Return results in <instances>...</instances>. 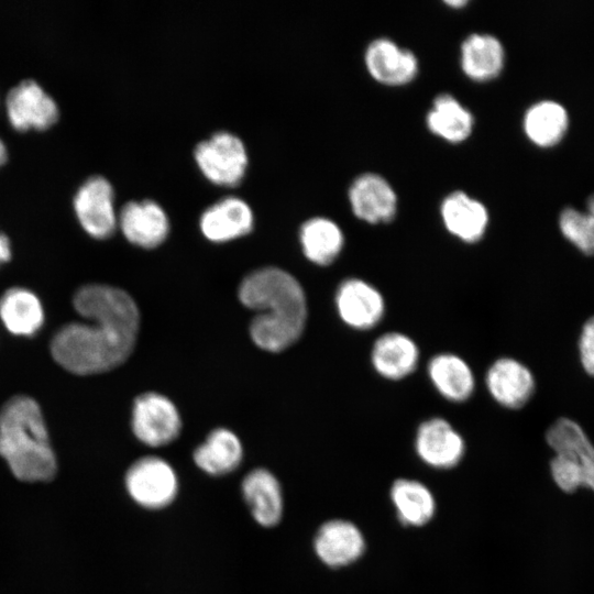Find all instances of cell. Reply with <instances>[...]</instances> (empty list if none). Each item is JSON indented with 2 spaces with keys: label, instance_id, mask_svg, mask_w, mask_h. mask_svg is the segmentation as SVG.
<instances>
[{
  "label": "cell",
  "instance_id": "obj_17",
  "mask_svg": "<svg viewBox=\"0 0 594 594\" xmlns=\"http://www.w3.org/2000/svg\"><path fill=\"white\" fill-rule=\"evenodd\" d=\"M253 222V212L243 199L226 197L207 208L199 223L208 240L226 242L249 233Z\"/></svg>",
  "mask_w": 594,
  "mask_h": 594
},
{
  "label": "cell",
  "instance_id": "obj_19",
  "mask_svg": "<svg viewBox=\"0 0 594 594\" xmlns=\"http://www.w3.org/2000/svg\"><path fill=\"white\" fill-rule=\"evenodd\" d=\"M505 51L501 41L491 34L474 33L461 44L460 64L472 80L487 81L503 70Z\"/></svg>",
  "mask_w": 594,
  "mask_h": 594
},
{
  "label": "cell",
  "instance_id": "obj_32",
  "mask_svg": "<svg viewBox=\"0 0 594 594\" xmlns=\"http://www.w3.org/2000/svg\"><path fill=\"white\" fill-rule=\"evenodd\" d=\"M12 257L11 242L7 234L0 231V266Z\"/></svg>",
  "mask_w": 594,
  "mask_h": 594
},
{
  "label": "cell",
  "instance_id": "obj_2",
  "mask_svg": "<svg viewBox=\"0 0 594 594\" xmlns=\"http://www.w3.org/2000/svg\"><path fill=\"white\" fill-rule=\"evenodd\" d=\"M239 298L245 307L257 311L250 334L261 349L279 352L301 336L307 318L306 297L289 273L277 267L256 270L242 280Z\"/></svg>",
  "mask_w": 594,
  "mask_h": 594
},
{
  "label": "cell",
  "instance_id": "obj_21",
  "mask_svg": "<svg viewBox=\"0 0 594 594\" xmlns=\"http://www.w3.org/2000/svg\"><path fill=\"white\" fill-rule=\"evenodd\" d=\"M522 128L531 143L542 148L552 147L568 132L569 113L564 106L554 100H540L526 110Z\"/></svg>",
  "mask_w": 594,
  "mask_h": 594
},
{
  "label": "cell",
  "instance_id": "obj_29",
  "mask_svg": "<svg viewBox=\"0 0 594 594\" xmlns=\"http://www.w3.org/2000/svg\"><path fill=\"white\" fill-rule=\"evenodd\" d=\"M546 441L556 455L594 458V444L582 426L569 417H559L546 431Z\"/></svg>",
  "mask_w": 594,
  "mask_h": 594
},
{
  "label": "cell",
  "instance_id": "obj_13",
  "mask_svg": "<svg viewBox=\"0 0 594 594\" xmlns=\"http://www.w3.org/2000/svg\"><path fill=\"white\" fill-rule=\"evenodd\" d=\"M486 385L494 399L510 409L525 406L536 388L531 371L512 358H502L492 364L486 374Z\"/></svg>",
  "mask_w": 594,
  "mask_h": 594
},
{
  "label": "cell",
  "instance_id": "obj_33",
  "mask_svg": "<svg viewBox=\"0 0 594 594\" xmlns=\"http://www.w3.org/2000/svg\"><path fill=\"white\" fill-rule=\"evenodd\" d=\"M9 158L8 147L3 140L0 138V168L6 165Z\"/></svg>",
  "mask_w": 594,
  "mask_h": 594
},
{
  "label": "cell",
  "instance_id": "obj_28",
  "mask_svg": "<svg viewBox=\"0 0 594 594\" xmlns=\"http://www.w3.org/2000/svg\"><path fill=\"white\" fill-rule=\"evenodd\" d=\"M558 224L562 237L580 253L594 256V193L587 197L584 211L564 207Z\"/></svg>",
  "mask_w": 594,
  "mask_h": 594
},
{
  "label": "cell",
  "instance_id": "obj_9",
  "mask_svg": "<svg viewBox=\"0 0 594 594\" xmlns=\"http://www.w3.org/2000/svg\"><path fill=\"white\" fill-rule=\"evenodd\" d=\"M349 201L353 213L367 223H386L396 215L397 196L391 184L381 175L365 173L350 186Z\"/></svg>",
  "mask_w": 594,
  "mask_h": 594
},
{
  "label": "cell",
  "instance_id": "obj_26",
  "mask_svg": "<svg viewBox=\"0 0 594 594\" xmlns=\"http://www.w3.org/2000/svg\"><path fill=\"white\" fill-rule=\"evenodd\" d=\"M300 243L308 260L319 265H328L340 254L344 238L334 221L315 217L301 226Z\"/></svg>",
  "mask_w": 594,
  "mask_h": 594
},
{
  "label": "cell",
  "instance_id": "obj_7",
  "mask_svg": "<svg viewBox=\"0 0 594 594\" xmlns=\"http://www.w3.org/2000/svg\"><path fill=\"white\" fill-rule=\"evenodd\" d=\"M75 216L81 228L95 239H107L117 228L114 190L101 175L88 177L77 188L73 198Z\"/></svg>",
  "mask_w": 594,
  "mask_h": 594
},
{
  "label": "cell",
  "instance_id": "obj_14",
  "mask_svg": "<svg viewBox=\"0 0 594 594\" xmlns=\"http://www.w3.org/2000/svg\"><path fill=\"white\" fill-rule=\"evenodd\" d=\"M416 451L428 465L449 469L462 459L464 442L447 420L432 418L419 426L416 435Z\"/></svg>",
  "mask_w": 594,
  "mask_h": 594
},
{
  "label": "cell",
  "instance_id": "obj_22",
  "mask_svg": "<svg viewBox=\"0 0 594 594\" xmlns=\"http://www.w3.org/2000/svg\"><path fill=\"white\" fill-rule=\"evenodd\" d=\"M243 448L240 439L231 430H212L205 442L194 452L196 465L209 475H224L234 471L241 463Z\"/></svg>",
  "mask_w": 594,
  "mask_h": 594
},
{
  "label": "cell",
  "instance_id": "obj_4",
  "mask_svg": "<svg viewBox=\"0 0 594 594\" xmlns=\"http://www.w3.org/2000/svg\"><path fill=\"white\" fill-rule=\"evenodd\" d=\"M125 490L130 497L146 509L168 506L178 493V477L173 466L160 457H143L125 473Z\"/></svg>",
  "mask_w": 594,
  "mask_h": 594
},
{
  "label": "cell",
  "instance_id": "obj_8",
  "mask_svg": "<svg viewBox=\"0 0 594 594\" xmlns=\"http://www.w3.org/2000/svg\"><path fill=\"white\" fill-rule=\"evenodd\" d=\"M182 420L175 405L157 393L140 395L133 406L132 429L146 446L161 447L174 441L180 432Z\"/></svg>",
  "mask_w": 594,
  "mask_h": 594
},
{
  "label": "cell",
  "instance_id": "obj_5",
  "mask_svg": "<svg viewBox=\"0 0 594 594\" xmlns=\"http://www.w3.org/2000/svg\"><path fill=\"white\" fill-rule=\"evenodd\" d=\"M194 155L202 174L218 185L239 184L248 166V153L242 140L228 131H218L200 141Z\"/></svg>",
  "mask_w": 594,
  "mask_h": 594
},
{
  "label": "cell",
  "instance_id": "obj_12",
  "mask_svg": "<svg viewBox=\"0 0 594 594\" xmlns=\"http://www.w3.org/2000/svg\"><path fill=\"white\" fill-rule=\"evenodd\" d=\"M362 532L351 521L332 519L321 525L314 539L317 557L331 568L356 561L364 551Z\"/></svg>",
  "mask_w": 594,
  "mask_h": 594
},
{
  "label": "cell",
  "instance_id": "obj_34",
  "mask_svg": "<svg viewBox=\"0 0 594 594\" xmlns=\"http://www.w3.org/2000/svg\"><path fill=\"white\" fill-rule=\"evenodd\" d=\"M446 3H447L448 6H451V7H458V8L463 7V6L466 4V2L463 1V0H458V1H452V0H451V1H446Z\"/></svg>",
  "mask_w": 594,
  "mask_h": 594
},
{
  "label": "cell",
  "instance_id": "obj_16",
  "mask_svg": "<svg viewBox=\"0 0 594 594\" xmlns=\"http://www.w3.org/2000/svg\"><path fill=\"white\" fill-rule=\"evenodd\" d=\"M243 498L253 519L263 527H273L283 516L284 499L276 476L266 469L249 472L241 484Z\"/></svg>",
  "mask_w": 594,
  "mask_h": 594
},
{
  "label": "cell",
  "instance_id": "obj_18",
  "mask_svg": "<svg viewBox=\"0 0 594 594\" xmlns=\"http://www.w3.org/2000/svg\"><path fill=\"white\" fill-rule=\"evenodd\" d=\"M440 210L444 227L460 240L473 243L484 235L488 223L487 209L466 193L457 190L449 194Z\"/></svg>",
  "mask_w": 594,
  "mask_h": 594
},
{
  "label": "cell",
  "instance_id": "obj_25",
  "mask_svg": "<svg viewBox=\"0 0 594 594\" xmlns=\"http://www.w3.org/2000/svg\"><path fill=\"white\" fill-rule=\"evenodd\" d=\"M428 372L438 392L449 400L463 402L474 389L469 365L454 354H439L429 362Z\"/></svg>",
  "mask_w": 594,
  "mask_h": 594
},
{
  "label": "cell",
  "instance_id": "obj_1",
  "mask_svg": "<svg viewBox=\"0 0 594 594\" xmlns=\"http://www.w3.org/2000/svg\"><path fill=\"white\" fill-rule=\"evenodd\" d=\"M73 306L87 322H69L53 336L50 350L55 362L76 375L108 372L132 353L140 312L124 290L87 284L73 296Z\"/></svg>",
  "mask_w": 594,
  "mask_h": 594
},
{
  "label": "cell",
  "instance_id": "obj_23",
  "mask_svg": "<svg viewBox=\"0 0 594 594\" xmlns=\"http://www.w3.org/2000/svg\"><path fill=\"white\" fill-rule=\"evenodd\" d=\"M418 362V349L405 334L391 332L380 337L372 350V363L384 377L399 380L410 374Z\"/></svg>",
  "mask_w": 594,
  "mask_h": 594
},
{
  "label": "cell",
  "instance_id": "obj_31",
  "mask_svg": "<svg viewBox=\"0 0 594 594\" xmlns=\"http://www.w3.org/2000/svg\"><path fill=\"white\" fill-rule=\"evenodd\" d=\"M578 354L582 370L594 378V315L582 324L578 339Z\"/></svg>",
  "mask_w": 594,
  "mask_h": 594
},
{
  "label": "cell",
  "instance_id": "obj_11",
  "mask_svg": "<svg viewBox=\"0 0 594 594\" xmlns=\"http://www.w3.org/2000/svg\"><path fill=\"white\" fill-rule=\"evenodd\" d=\"M364 61L370 75L387 86L406 85L418 73L415 54L385 37L376 38L367 45Z\"/></svg>",
  "mask_w": 594,
  "mask_h": 594
},
{
  "label": "cell",
  "instance_id": "obj_6",
  "mask_svg": "<svg viewBox=\"0 0 594 594\" xmlns=\"http://www.w3.org/2000/svg\"><path fill=\"white\" fill-rule=\"evenodd\" d=\"M4 109L11 128L16 132H43L59 119L57 102L33 79H24L8 91Z\"/></svg>",
  "mask_w": 594,
  "mask_h": 594
},
{
  "label": "cell",
  "instance_id": "obj_30",
  "mask_svg": "<svg viewBox=\"0 0 594 594\" xmlns=\"http://www.w3.org/2000/svg\"><path fill=\"white\" fill-rule=\"evenodd\" d=\"M551 476L565 493L587 487L594 493V458L556 455L550 461Z\"/></svg>",
  "mask_w": 594,
  "mask_h": 594
},
{
  "label": "cell",
  "instance_id": "obj_10",
  "mask_svg": "<svg viewBox=\"0 0 594 594\" xmlns=\"http://www.w3.org/2000/svg\"><path fill=\"white\" fill-rule=\"evenodd\" d=\"M118 223L128 241L146 249L160 245L169 231L166 212L151 199L128 201L119 212Z\"/></svg>",
  "mask_w": 594,
  "mask_h": 594
},
{
  "label": "cell",
  "instance_id": "obj_20",
  "mask_svg": "<svg viewBox=\"0 0 594 594\" xmlns=\"http://www.w3.org/2000/svg\"><path fill=\"white\" fill-rule=\"evenodd\" d=\"M0 319L14 336L31 337L44 323V309L38 297L30 289L12 287L0 297Z\"/></svg>",
  "mask_w": 594,
  "mask_h": 594
},
{
  "label": "cell",
  "instance_id": "obj_24",
  "mask_svg": "<svg viewBox=\"0 0 594 594\" xmlns=\"http://www.w3.org/2000/svg\"><path fill=\"white\" fill-rule=\"evenodd\" d=\"M426 123L430 132L451 142L460 143L472 133V113L449 94L439 95L427 113Z\"/></svg>",
  "mask_w": 594,
  "mask_h": 594
},
{
  "label": "cell",
  "instance_id": "obj_3",
  "mask_svg": "<svg viewBox=\"0 0 594 594\" xmlns=\"http://www.w3.org/2000/svg\"><path fill=\"white\" fill-rule=\"evenodd\" d=\"M0 457L22 482H48L57 473V459L38 403L14 395L0 409Z\"/></svg>",
  "mask_w": 594,
  "mask_h": 594
},
{
  "label": "cell",
  "instance_id": "obj_27",
  "mask_svg": "<svg viewBox=\"0 0 594 594\" xmlns=\"http://www.w3.org/2000/svg\"><path fill=\"white\" fill-rule=\"evenodd\" d=\"M391 498L398 519L405 526H424L433 516V496L420 482L407 479L395 481L391 488Z\"/></svg>",
  "mask_w": 594,
  "mask_h": 594
},
{
  "label": "cell",
  "instance_id": "obj_15",
  "mask_svg": "<svg viewBox=\"0 0 594 594\" xmlns=\"http://www.w3.org/2000/svg\"><path fill=\"white\" fill-rule=\"evenodd\" d=\"M336 301L341 319L355 329L374 327L384 314L382 295L362 279L344 280L338 288Z\"/></svg>",
  "mask_w": 594,
  "mask_h": 594
}]
</instances>
